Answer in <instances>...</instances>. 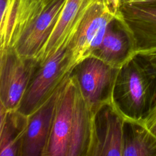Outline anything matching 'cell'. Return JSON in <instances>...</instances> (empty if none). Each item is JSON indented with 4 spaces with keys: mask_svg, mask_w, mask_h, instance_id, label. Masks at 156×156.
Here are the masks:
<instances>
[{
    "mask_svg": "<svg viewBox=\"0 0 156 156\" xmlns=\"http://www.w3.org/2000/svg\"><path fill=\"white\" fill-rule=\"evenodd\" d=\"M147 55L150 61L151 62V63H152V65H154V66L155 67V68L156 69V54H146Z\"/></svg>",
    "mask_w": 156,
    "mask_h": 156,
    "instance_id": "obj_20",
    "label": "cell"
},
{
    "mask_svg": "<svg viewBox=\"0 0 156 156\" xmlns=\"http://www.w3.org/2000/svg\"><path fill=\"white\" fill-rule=\"evenodd\" d=\"M118 69L91 55L82 60L71 70L69 76L74 79L92 112L102 105L111 102Z\"/></svg>",
    "mask_w": 156,
    "mask_h": 156,
    "instance_id": "obj_5",
    "label": "cell"
},
{
    "mask_svg": "<svg viewBox=\"0 0 156 156\" xmlns=\"http://www.w3.org/2000/svg\"><path fill=\"white\" fill-rule=\"evenodd\" d=\"M142 123L156 136V104Z\"/></svg>",
    "mask_w": 156,
    "mask_h": 156,
    "instance_id": "obj_17",
    "label": "cell"
},
{
    "mask_svg": "<svg viewBox=\"0 0 156 156\" xmlns=\"http://www.w3.org/2000/svg\"><path fill=\"white\" fill-rule=\"evenodd\" d=\"M60 87L48 100L28 116L21 156H45Z\"/></svg>",
    "mask_w": 156,
    "mask_h": 156,
    "instance_id": "obj_12",
    "label": "cell"
},
{
    "mask_svg": "<svg viewBox=\"0 0 156 156\" xmlns=\"http://www.w3.org/2000/svg\"><path fill=\"white\" fill-rule=\"evenodd\" d=\"M136 53L133 35L118 16L107 26L102 41L92 55L119 68Z\"/></svg>",
    "mask_w": 156,
    "mask_h": 156,
    "instance_id": "obj_13",
    "label": "cell"
},
{
    "mask_svg": "<svg viewBox=\"0 0 156 156\" xmlns=\"http://www.w3.org/2000/svg\"><path fill=\"white\" fill-rule=\"evenodd\" d=\"M74 91L75 82L69 75L59 90L45 156H68Z\"/></svg>",
    "mask_w": 156,
    "mask_h": 156,
    "instance_id": "obj_9",
    "label": "cell"
},
{
    "mask_svg": "<svg viewBox=\"0 0 156 156\" xmlns=\"http://www.w3.org/2000/svg\"><path fill=\"white\" fill-rule=\"evenodd\" d=\"M95 1L66 0L51 35L36 57L40 65L66 46L86 12Z\"/></svg>",
    "mask_w": 156,
    "mask_h": 156,
    "instance_id": "obj_10",
    "label": "cell"
},
{
    "mask_svg": "<svg viewBox=\"0 0 156 156\" xmlns=\"http://www.w3.org/2000/svg\"><path fill=\"white\" fill-rule=\"evenodd\" d=\"M124 122V118L111 102L102 105L92 112L88 156H122Z\"/></svg>",
    "mask_w": 156,
    "mask_h": 156,
    "instance_id": "obj_6",
    "label": "cell"
},
{
    "mask_svg": "<svg viewBox=\"0 0 156 156\" xmlns=\"http://www.w3.org/2000/svg\"><path fill=\"white\" fill-rule=\"evenodd\" d=\"M156 1V0H120L121 4H136V3H141V2H147Z\"/></svg>",
    "mask_w": 156,
    "mask_h": 156,
    "instance_id": "obj_19",
    "label": "cell"
},
{
    "mask_svg": "<svg viewBox=\"0 0 156 156\" xmlns=\"http://www.w3.org/2000/svg\"><path fill=\"white\" fill-rule=\"evenodd\" d=\"M111 103L124 119L147 116L156 104V69L147 55L136 53L118 69Z\"/></svg>",
    "mask_w": 156,
    "mask_h": 156,
    "instance_id": "obj_1",
    "label": "cell"
},
{
    "mask_svg": "<svg viewBox=\"0 0 156 156\" xmlns=\"http://www.w3.org/2000/svg\"><path fill=\"white\" fill-rule=\"evenodd\" d=\"M71 70L70 56L65 47L40 65L17 110L27 116L33 113L58 90Z\"/></svg>",
    "mask_w": 156,
    "mask_h": 156,
    "instance_id": "obj_2",
    "label": "cell"
},
{
    "mask_svg": "<svg viewBox=\"0 0 156 156\" xmlns=\"http://www.w3.org/2000/svg\"><path fill=\"white\" fill-rule=\"evenodd\" d=\"M40 66L36 58L21 56L13 47L0 49V105L17 110Z\"/></svg>",
    "mask_w": 156,
    "mask_h": 156,
    "instance_id": "obj_4",
    "label": "cell"
},
{
    "mask_svg": "<svg viewBox=\"0 0 156 156\" xmlns=\"http://www.w3.org/2000/svg\"><path fill=\"white\" fill-rule=\"evenodd\" d=\"M66 2V0H48L41 13L13 46L20 55L36 58L51 35Z\"/></svg>",
    "mask_w": 156,
    "mask_h": 156,
    "instance_id": "obj_11",
    "label": "cell"
},
{
    "mask_svg": "<svg viewBox=\"0 0 156 156\" xmlns=\"http://www.w3.org/2000/svg\"><path fill=\"white\" fill-rule=\"evenodd\" d=\"M122 156H156V136L142 122L124 119Z\"/></svg>",
    "mask_w": 156,
    "mask_h": 156,
    "instance_id": "obj_16",
    "label": "cell"
},
{
    "mask_svg": "<svg viewBox=\"0 0 156 156\" xmlns=\"http://www.w3.org/2000/svg\"><path fill=\"white\" fill-rule=\"evenodd\" d=\"M117 17L108 0H96L91 5L66 46L72 69L92 55L102 41L107 26Z\"/></svg>",
    "mask_w": 156,
    "mask_h": 156,
    "instance_id": "obj_3",
    "label": "cell"
},
{
    "mask_svg": "<svg viewBox=\"0 0 156 156\" xmlns=\"http://www.w3.org/2000/svg\"><path fill=\"white\" fill-rule=\"evenodd\" d=\"M108 1L112 10L118 16L120 5V0H108Z\"/></svg>",
    "mask_w": 156,
    "mask_h": 156,
    "instance_id": "obj_18",
    "label": "cell"
},
{
    "mask_svg": "<svg viewBox=\"0 0 156 156\" xmlns=\"http://www.w3.org/2000/svg\"><path fill=\"white\" fill-rule=\"evenodd\" d=\"M0 156H21L28 116L0 105Z\"/></svg>",
    "mask_w": 156,
    "mask_h": 156,
    "instance_id": "obj_15",
    "label": "cell"
},
{
    "mask_svg": "<svg viewBox=\"0 0 156 156\" xmlns=\"http://www.w3.org/2000/svg\"><path fill=\"white\" fill-rule=\"evenodd\" d=\"M48 0H0V49L13 47Z\"/></svg>",
    "mask_w": 156,
    "mask_h": 156,
    "instance_id": "obj_7",
    "label": "cell"
},
{
    "mask_svg": "<svg viewBox=\"0 0 156 156\" xmlns=\"http://www.w3.org/2000/svg\"><path fill=\"white\" fill-rule=\"evenodd\" d=\"M91 122L92 112L75 82L72 127L68 156H88L91 141Z\"/></svg>",
    "mask_w": 156,
    "mask_h": 156,
    "instance_id": "obj_14",
    "label": "cell"
},
{
    "mask_svg": "<svg viewBox=\"0 0 156 156\" xmlns=\"http://www.w3.org/2000/svg\"><path fill=\"white\" fill-rule=\"evenodd\" d=\"M118 16L132 34L136 53L156 54V1L121 4Z\"/></svg>",
    "mask_w": 156,
    "mask_h": 156,
    "instance_id": "obj_8",
    "label": "cell"
}]
</instances>
